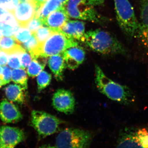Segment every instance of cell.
<instances>
[{
	"mask_svg": "<svg viewBox=\"0 0 148 148\" xmlns=\"http://www.w3.org/2000/svg\"><path fill=\"white\" fill-rule=\"evenodd\" d=\"M83 42L92 50L104 55H128L127 49L116 37L101 29L86 32Z\"/></svg>",
	"mask_w": 148,
	"mask_h": 148,
	"instance_id": "obj_1",
	"label": "cell"
},
{
	"mask_svg": "<svg viewBox=\"0 0 148 148\" xmlns=\"http://www.w3.org/2000/svg\"><path fill=\"white\" fill-rule=\"evenodd\" d=\"M95 83L99 91L112 101L125 106L135 103V95L129 88L109 78L98 65L95 66Z\"/></svg>",
	"mask_w": 148,
	"mask_h": 148,
	"instance_id": "obj_2",
	"label": "cell"
},
{
	"mask_svg": "<svg viewBox=\"0 0 148 148\" xmlns=\"http://www.w3.org/2000/svg\"><path fill=\"white\" fill-rule=\"evenodd\" d=\"M117 21L125 36L129 39L135 38L139 24L134 9L129 0H114Z\"/></svg>",
	"mask_w": 148,
	"mask_h": 148,
	"instance_id": "obj_3",
	"label": "cell"
},
{
	"mask_svg": "<svg viewBox=\"0 0 148 148\" xmlns=\"http://www.w3.org/2000/svg\"><path fill=\"white\" fill-rule=\"evenodd\" d=\"M92 134L87 130L75 128H67L59 132L56 139L57 148L89 147Z\"/></svg>",
	"mask_w": 148,
	"mask_h": 148,
	"instance_id": "obj_4",
	"label": "cell"
},
{
	"mask_svg": "<svg viewBox=\"0 0 148 148\" xmlns=\"http://www.w3.org/2000/svg\"><path fill=\"white\" fill-rule=\"evenodd\" d=\"M78 45L76 40L67 37L60 31H54L46 40L40 45L37 58H47L61 54L69 48Z\"/></svg>",
	"mask_w": 148,
	"mask_h": 148,
	"instance_id": "obj_5",
	"label": "cell"
},
{
	"mask_svg": "<svg viewBox=\"0 0 148 148\" xmlns=\"http://www.w3.org/2000/svg\"><path fill=\"white\" fill-rule=\"evenodd\" d=\"M31 119L32 125L41 138L54 134L64 123L57 117L41 111H32Z\"/></svg>",
	"mask_w": 148,
	"mask_h": 148,
	"instance_id": "obj_6",
	"label": "cell"
},
{
	"mask_svg": "<svg viewBox=\"0 0 148 148\" xmlns=\"http://www.w3.org/2000/svg\"><path fill=\"white\" fill-rule=\"evenodd\" d=\"M93 6L85 0H69L64 6L68 15L71 18L102 23L106 20L96 12Z\"/></svg>",
	"mask_w": 148,
	"mask_h": 148,
	"instance_id": "obj_7",
	"label": "cell"
},
{
	"mask_svg": "<svg viewBox=\"0 0 148 148\" xmlns=\"http://www.w3.org/2000/svg\"><path fill=\"white\" fill-rule=\"evenodd\" d=\"M139 1V27L135 38L143 51L148 56V0Z\"/></svg>",
	"mask_w": 148,
	"mask_h": 148,
	"instance_id": "obj_8",
	"label": "cell"
},
{
	"mask_svg": "<svg viewBox=\"0 0 148 148\" xmlns=\"http://www.w3.org/2000/svg\"><path fill=\"white\" fill-rule=\"evenodd\" d=\"M52 105L54 109L58 112L70 114L75 111V101L71 91L58 89L53 94Z\"/></svg>",
	"mask_w": 148,
	"mask_h": 148,
	"instance_id": "obj_9",
	"label": "cell"
},
{
	"mask_svg": "<svg viewBox=\"0 0 148 148\" xmlns=\"http://www.w3.org/2000/svg\"><path fill=\"white\" fill-rule=\"evenodd\" d=\"M25 139L23 130L8 126L0 127V148H14Z\"/></svg>",
	"mask_w": 148,
	"mask_h": 148,
	"instance_id": "obj_10",
	"label": "cell"
},
{
	"mask_svg": "<svg viewBox=\"0 0 148 148\" xmlns=\"http://www.w3.org/2000/svg\"><path fill=\"white\" fill-rule=\"evenodd\" d=\"M37 11L34 0L20 2L12 12L20 27H27Z\"/></svg>",
	"mask_w": 148,
	"mask_h": 148,
	"instance_id": "obj_11",
	"label": "cell"
},
{
	"mask_svg": "<svg viewBox=\"0 0 148 148\" xmlns=\"http://www.w3.org/2000/svg\"><path fill=\"white\" fill-rule=\"evenodd\" d=\"M62 54L66 67L72 70L77 69L82 64L85 57L84 50L79 45L69 48Z\"/></svg>",
	"mask_w": 148,
	"mask_h": 148,
	"instance_id": "obj_12",
	"label": "cell"
},
{
	"mask_svg": "<svg viewBox=\"0 0 148 148\" xmlns=\"http://www.w3.org/2000/svg\"><path fill=\"white\" fill-rule=\"evenodd\" d=\"M0 118L5 123H15L22 119V115L13 103L5 99L0 103Z\"/></svg>",
	"mask_w": 148,
	"mask_h": 148,
	"instance_id": "obj_13",
	"label": "cell"
},
{
	"mask_svg": "<svg viewBox=\"0 0 148 148\" xmlns=\"http://www.w3.org/2000/svg\"><path fill=\"white\" fill-rule=\"evenodd\" d=\"M65 7L62 6L50 14L44 21V25L54 31H60L64 24L69 20Z\"/></svg>",
	"mask_w": 148,
	"mask_h": 148,
	"instance_id": "obj_14",
	"label": "cell"
},
{
	"mask_svg": "<svg viewBox=\"0 0 148 148\" xmlns=\"http://www.w3.org/2000/svg\"><path fill=\"white\" fill-rule=\"evenodd\" d=\"M60 31L69 38L83 42L85 34V23L78 20H69Z\"/></svg>",
	"mask_w": 148,
	"mask_h": 148,
	"instance_id": "obj_15",
	"label": "cell"
},
{
	"mask_svg": "<svg viewBox=\"0 0 148 148\" xmlns=\"http://www.w3.org/2000/svg\"><path fill=\"white\" fill-rule=\"evenodd\" d=\"M19 27L12 13L8 12L0 17V31L3 36L14 37Z\"/></svg>",
	"mask_w": 148,
	"mask_h": 148,
	"instance_id": "obj_16",
	"label": "cell"
},
{
	"mask_svg": "<svg viewBox=\"0 0 148 148\" xmlns=\"http://www.w3.org/2000/svg\"><path fill=\"white\" fill-rule=\"evenodd\" d=\"M48 65L56 79L58 81L63 80L64 71L66 67L63 54L61 53L49 56Z\"/></svg>",
	"mask_w": 148,
	"mask_h": 148,
	"instance_id": "obj_17",
	"label": "cell"
},
{
	"mask_svg": "<svg viewBox=\"0 0 148 148\" xmlns=\"http://www.w3.org/2000/svg\"><path fill=\"white\" fill-rule=\"evenodd\" d=\"M64 6L61 0H47L36 12L35 16L44 21L48 16L61 7Z\"/></svg>",
	"mask_w": 148,
	"mask_h": 148,
	"instance_id": "obj_18",
	"label": "cell"
},
{
	"mask_svg": "<svg viewBox=\"0 0 148 148\" xmlns=\"http://www.w3.org/2000/svg\"><path fill=\"white\" fill-rule=\"evenodd\" d=\"M23 90L21 86L12 84L7 86L5 91L6 96L9 101L22 103L25 100Z\"/></svg>",
	"mask_w": 148,
	"mask_h": 148,
	"instance_id": "obj_19",
	"label": "cell"
},
{
	"mask_svg": "<svg viewBox=\"0 0 148 148\" xmlns=\"http://www.w3.org/2000/svg\"><path fill=\"white\" fill-rule=\"evenodd\" d=\"M23 48L14 37H2L0 39V49L9 54Z\"/></svg>",
	"mask_w": 148,
	"mask_h": 148,
	"instance_id": "obj_20",
	"label": "cell"
},
{
	"mask_svg": "<svg viewBox=\"0 0 148 148\" xmlns=\"http://www.w3.org/2000/svg\"><path fill=\"white\" fill-rule=\"evenodd\" d=\"M45 57H39L33 58L32 62L27 68V73L32 77H37L43 71L46 65Z\"/></svg>",
	"mask_w": 148,
	"mask_h": 148,
	"instance_id": "obj_21",
	"label": "cell"
},
{
	"mask_svg": "<svg viewBox=\"0 0 148 148\" xmlns=\"http://www.w3.org/2000/svg\"><path fill=\"white\" fill-rule=\"evenodd\" d=\"M12 80L20 85L24 90L27 89L28 87V76L27 72L25 69L19 68L12 70Z\"/></svg>",
	"mask_w": 148,
	"mask_h": 148,
	"instance_id": "obj_22",
	"label": "cell"
},
{
	"mask_svg": "<svg viewBox=\"0 0 148 148\" xmlns=\"http://www.w3.org/2000/svg\"><path fill=\"white\" fill-rule=\"evenodd\" d=\"M52 76L51 74L43 71L37 76V82L38 90L41 91L47 87L51 82Z\"/></svg>",
	"mask_w": 148,
	"mask_h": 148,
	"instance_id": "obj_23",
	"label": "cell"
},
{
	"mask_svg": "<svg viewBox=\"0 0 148 148\" xmlns=\"http://www.w3.org/2000/svg\"><path fill=\"white\" fill-rule=\"evenodd\" d=\"M25 50L24 48L20 50L16 51L8 54V66L13 69H18L21 68L20 62V55L21 52Z\"/></svg>",
	"mask_w": 148,
	"mask_h": 148,
	"instance_id": "obj_24",
	"label": "cell"
},
{
	"mask_svg": "<svg viewBox=\"0 0 148 148\" xmlns=\"http://www.w3.org/2000/svg\"><path fill=\"white\" fill-rule=\"evenodd\" d=\"M32 33L28 27H21L19 28L14 34V37L20 45L27 42L30 38Z\"/></svg>",
	"mask_w": 148,
	"mask_h": 148,
	"instance_id": "obj_25",
	"label": "cell"
},
{
	"mask_svg": "<svg viewBox=\"0 0 148 148\" xmlns=\"http://www.w3.org/2000/svg\"><path fill=\"white\" fill-rule=\"evenodd\" d=\"M48 27L42 26L34 33L40 45H41L48 38L51 34L54 32Z\"/></svg>",
	"mask_w": 148,
	"mask_h": 148,
	"instance_id": "obj_26",
	"label": "cell"
},
{
	"mask_svg": "<svg viewBox=\"0 0 148 148\" xmlns=\"http://www.w3.org/2000/svg\"><path fill=\"white\" fill-rule=\"evenodd\" d=\"M19 3V0H0V7L12 13Z\"/></svg>",
	"mask_w": 148,
	"mask_h": 148,
	"instance_id": "obj_27",
	"label": "cell"
},
{
	"mask_svg": "<svg viewBox=\"0 0 148 148\" xmlns=\"http://www.w3.org/2000/svg\"><path fill=\"white\" fill-rule=\"evenodd\" d=\"M0 79L3 85L8 84L12 80V70L6 65L3 66V71L0 75Z\"/></svg>",
	"mask_w": 148,
	"mask_h": 148,
	"instance_id": "obj_28",
	"label": "cell"
},
{
	"mask_svg": "<svg viewBox=\"0 0 148 148\" xmlns=\"http://www.w3.org/2000/svg\"><path fill=\"white\" fill-rule=\"evenodd\" d=\"M20 62L21 68L24 69H27L32 61V56L30 53L27 51L24 50L21 52L20 55Z\"/></svg>",
	"mask_w": 148,
	"mask_h": 148,
	"instance_id": "obj_29",
	"label": "cell"
},
{
	"mask_svg": "<svg viewBox=\"0 0 148 148\" xmlns=\"http://www.w3.org/2000/svg\"><path fill=\"white\" fill-rule=\"evenodd\" d=\"M43 25L42 21L40 18L34 16V17L29 22L27 27L32 34L34 33L38 29H39L40 27Z\"/></svg>",
	"mask_w": 148,
	"mask_h": 148,
	"instance_id": "obj_30",
	"label": "cell"
},
{
	"mask_svg": "<svg viewBox=\"0 0 148 148\" xmlns=\"http://www.w3.org/2000/svg\"><path fill=\"white\" fill-rule=\"evenodd\" d=\"M8 54L5 51L0 49V65L6 66L8 63Z\"/></svg>",
	"mask_w": 148,
	"mask_h": 148,
	"instance_id": "obj_31",
	"label": "cell"
},
{
	"mask_svg": "<svg viewBox=\"0 0 148 148\" xmlns=\"http://www.w3.org/2000/svg\"><path fill=\"white\" fill-rule=\"evenodd\" d=\"M105 0H88V4L92 6L100 5L103 4Z\"/></svg>",
	"mask_w": 148,
	"mask_h": 148,
	"instance_id": "obj_32",
	"label": "cell"
},
{
	"mask_svg": "<svg viewBox=\"0 0 148 148\" xmlns=\"http://www.w3.org/2000/svg\"><path fill=\"white\" fill-rule=\"evenodd\" d=\"M46 1L47 0H34L36 6L37 11Z\"/></svg>",
	"mask_w": 148,
	"mask_h": 148,
	"instance_id": "obj_33",
	"label": "cell"
},
{
	"mask_svg": "<svg viewBox=\"0 0 148 148\" xmlns=\"http://www.w3.org/2000/svg\"><path fill=\"white\" fill-rule=\"evenodd\" d=\"M8 11L6 10H5L4 9L0 7V17H1V16H3V15L4 14L8 13Z\"/></svg>",
	"mask_w": 148,
	"mask_h": 148,
	"instance_id": "obj_34",
	"label": "cell"
},
{
	"mask_svg": "<svg viewBox=\"0 0 148 148\" xmlns=\"http://www.w3.org/2000/svg\"><path fill=\"white\" fill-rule=\"evenodd\" d=\"M61 1L62 3V4L64 6L66 5V4L67 3L69 0H61Z\"/></svg>",
	"mask_w": 148,
	"mask_h": 148,
	"instance_id": "obj_35",
	"label": "cell"
},
{
	"mask_svg": "<svg viewBox=\"0 0 148 148\" xmlns=\"http://www.w3.org/2000/svg\"><path fill=\"white\" fill-rule=\"evenodd\" d=\"M3 71V68L1 67V66L0 65V75H1V74L2 73Z\"/></svg>",
	"mask_w": 148,
	"mask_h": 148,
	"instance_id": "obj_36",
	"label": "cell"
},
{
	"mask_svg": "<svg viewBox=\"0 0 148 148\" xmlns=\"http://www.w3.org/2000/svg\"><path fill=\"white\" fill-rule=\"evenodd\" d=\"M29 1H30V0H19V1H20V2H26Z\"/></svg>",
	"mask_w": 148,
	"mask_h": 148,
	"instance_id": "obj_37",
	"label": "cell"
},
{
	"mask_svg": "<svg viewBox=\"0 0 148 148\" xmlns=\"http://www.w3.org/2000/svg\"><path fill=\"white\" fill-rule=\"evenodd\" d=\"M3 85L2 82L1 80V79H0V88Z\"/></svg>",
	"mask_w": 148,
	"mask_h": 148,
	"instance_id": "obj_38",
	"label": "cell"
},
{
	"mask_svg": "<svg viewBox=\"0 0 148 148\" xmlns=\"http://www.w3.org/2000/svg\"><path fill=\"white\" fill-rule=\"evenodd\" d=\"M3 36L2 35L1 33V31H0V39L1 38V37Z\"/></svg>",
	"mask_w": 148,
	"mask_h": 148,
	"instance_id": "obj_39",
	"label": "cell"
},
{
	"mask_svg": "<svg viewBox=\"0 0 148 148\" xmlns=\"http://www.w3.org/2000/svg\"><path fill=\"white\" fill-rule=\"evenodd\" d=\"M85 1H86V2H87V1H88V0H85Z\"/></svg>",
	"mask_w": 148,
	"mask_h": 148,
	"instance_id": "obj_40",
	"label": "cell"
}]
</instances>
